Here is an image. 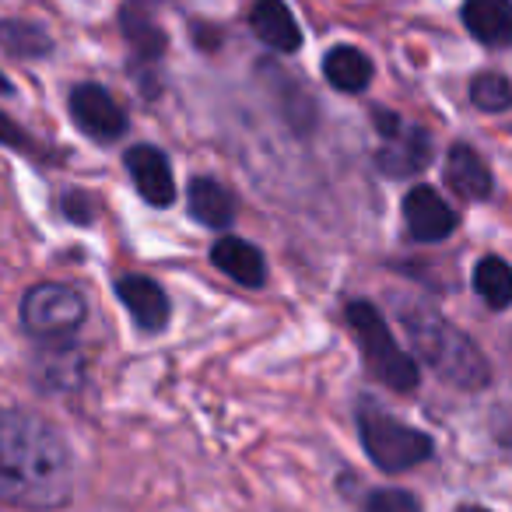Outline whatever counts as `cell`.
I'll return each instance as SVG.
<instances>
[{
  "mask_svg": "<svg viewBox=\"0 0 512 512\" xmlns=\"http://www.w3.org/2000/svg\"><path fill=\"white\" fill-rule=\"evenodd\" d=\"M74 460L46 418L0 407V502L18 509H60L71 502Z\"/></svg>",
  "mask_w": 512,
  "mask_h": 512,
  "instance_id": "1",
  "label": "cell"
},
{
  "mask_svg": "<svg viewBox=\"0 0 512 512\" xmlns=\"http://www.w3.org/2000/svg\"><path fill=\"white\" fill-rule=\"evenodd\" d=\"M400 320H404V330L411 337L418 358L442 383L460 386V390H481V386H488L491 372L484 355L446 316H439L435 309L425 306H411L407 313H400Z\"/></svg>",
  "mask_w": 512,
  "mask_h": 512,
  "instance_id": "2",
  "label": "cell"
},
{
  "mask_svg": "<svg viewBox=\"0 0 512 512\" xmlns=\"http://www.w3.org/2000/svg\"><path fill=\"white\" fill-rule=\"evenodd\" d=\"M358 432H362V446L369 453V460L386 474L411 470L432 456V439L425 432L404 425V421L393 418L390 411H383L372 400L358 404Z\"/></svg>",
  "mask_w": 512,
  "mask_h": 512,
  "instance_id": "3",
  "label": "cell"
},
{
  "mask_svg": "<svg viewBox=\"0 0 512 512\" xmlns=\"http://www.w3.org/2000/svg\"><path fill=\"white\" fill-rule=\"evenodd\" d=\"M348 323L351 330L358 334V344H362V355L369 372L379 379L383 386L397 393H411L418 386L421 372L418 362L393 341L390 327H386L383 313H379L372 302H351L348 306Z\"/></svg>",
  "mask_w": 512,
  "mask_h": 512,
  "instance_id": "4",
  "label": "cell"
},
{
  "mask_svg": "<svg viewBox=\"0 0 512 512\" xmlns=\"http://www.w3.org/2000/svg\"><path fill=\"white\" fill-rule=\"evenodd\" d=\"M22 323L32 337L64 341L85 323V299L71 285H36L22 299Z\"/></svg>",
  "mask_w": 512,
  "mask_h": 512,
  "instance_id": "5",
  "label": "cell"
},
{
  "mask_svg": "<svg viewBox=\"0 0 512 512\" xmlns=\"http://www.w3.org/2000/svg\"><path fill=\"white\" fill-rule=\"evenodd\" d=\"M376 127L383 130V148L376 151V165L386 172V176H414L428 165L432 158V137L421 127H411V123H400L393 113L379 109Z\"/></svg>",
  "mask_w": 512,
  "mask_h": 512,
  "instance_id": "6",
  "label": "cell"
},
{
  "mask_svg": "<svg viewBox=\"0 0 512 512\" xmlns=\"http://www.w3.org/2000/svg\"><path fill=\"white\" fill-rule=\"evenodd\" d=\"M71 116L88 137L95 141H116L127 130L120 102L106 92L102 85H78L71 92Z\"/></svg>",
  "mask_w": 512,
  "mask_h": 512,
  "instance_id": "7",
  "label": "cell"
},
{
  "mask_svg": "<svg viewBox=\"0 0 512 512\" xmlns=\"http://www.w3.org/2000/svg\"><path fill=\"white\" fill-rule=\"evenodd\" d=\"M404 221L411 239L439 242L449 239L456 228V211L432 190V186H414L404 197Z\"/></svg>",
  "mask_w": 512,
  "mask_h": 512,
  "instance_id": "8",
  "label": "cell"
},
{
  "mask_svg": "<svg viewBox=\"0 0 512 512\" xmlns=\"http://www.w3.org/2000/svg\"><path fill=\"white\" fill-rule=\"evenodd\" d=\"M123 162H127V172H130V179H134L137 193H141L148 204L169 207L172 200H176V179H172L169 158L158 148H151V144H134V148L123 155Z\"/></svg>",
  "mask_w": 512,
  "mask_h": 512,
  "instance_id": "9",
  "label": "cell"
},
{
  "mask_svg": "<svg viewBox=\"0 0 512 512\" xmlns=\"http://www.w3.org/2000/svg\"><path fill=\"white\" fill-rule=\"evenodd\" d=\"M116 295H120V302L130 309V316H134V323L141 330L155 334V330H162L169 323V295L151 278L127 274V278L116 281Z\"/></svg>",
  "mask_w": 512,
  "mask_h": 512,
  "instance_id": "10",
  "label": "cell"
},
{
  "mask_svg": "<svg viewBox=\"0 0 512 512\" xmlns=\"http://www.w3.org/2000/svg\"><path fill=\"white\" fill-rule=\"evenodd\" d=\"M211 260L221 274H228L232 281L246 288H260L267 281V260L264 253L246 239H235V235H225V239L214 242Z\"/></svg>",
  "mask_w": 512,
  "mask_h": 512,
  "instance_id": "11",
  "label": "cell"
},
{
  "mask_svg": "<svg viewBox=\"0 0 512 512\" xmlns=\"http://www.w3.org/2000/svg\"><path fill=\"white\" fill-rule=\"evenodd\" d=\"M249 25H253L260 43H267L278 53H295L302 46L299 22H295V15L288 11L285 0H256L253 15H249Z\"/></svg>",
  "mask_w": 512,
  "mask_h": 512,
  "instance_id": "12",
  "label": "cell"
},
{
  "mask_svg": "<svg viewBox=\"0 0 512 512\" xmlns=\"http://www.w3.org/2000/svg\"><path fill=\"white\" fill-rule=\"evenodd\" d=\"M463 25L484 46H512V0H467Z\"/></svg>",
  "mask_w": 512,
  "mask_h": 512,
  "instance_id": "13",
  "label": "cell"
},
{
  "mask_svg": "<svg viewBox=\"0 0 512 512\" xmlns=\"http://www.w3.org/2000/svg\"><path fill=\"white\" fill-rule=\"evenodd\" d=\"M446 183L467 200H488L491 193V172L484 158L470 144H453L446 158Z\"/></svg>",
  "mask_w": 512,
  "mask_h": 512,
  "instance_id": "14",
  "label": "cell"
},
{
  "mask_svg": "<svg viewBox=\"0 0 512 512\" xmlns=\"http://www.w3.org/2000/svg\"><path fill=\"white\" fill-rule=\"evenodd\" d=\"M186 204H190V214L207 228H228L235 218V204H232V193L225 190L221 183L214 179L197 176L186 190Z\"/></svg>",
  "mask_w": 512,
  "mask_h": 512,
  "instance_id": "15",
  "label": "cell"
},
{
  "mask_svg": "<svg viewBox=\"0 0 512 512\" xmlns=\"http://www.w3.org/2000/svg\"><path fill=\"white\" fill-rule=\"evenodd\" d=\"M323 74L337 92H365L372 81V60L355 46H334L323 60Z\"/></svg>",
  "mask_w": 512,
  "mask_h": 512,
  "instance_id": "16",
  "label": "cell"
},
{
  "mask_svg": "<svg viewBox=\"0 0 512 512\" xmlns=\"http://www.w3.org/2000/svg\"><path fill=\"white\" fill-rule=\"evenodd\" d=\"M474 292L488 302V309L512 306V267L502 256H484L474 267Z\"/></svg>",
  "mask_w": 512,
  "mask_h": 512,
  "instance_id": "17",
  "label": "cell"
},
{
  "mask_svg": "<svg viewBox=\"0 0 512 512\" xmlns=\"http://www.w3.org/2000/svg\"><path fill=\"white\" fill-rule=\"evenodd\" d=\"M0 43H4V50L8 53L25 57V60L46 57V53L53 50L50 36L29 22H0Z\"/></svg>",
  "mask_w": 512,
  "mask_h": 512,
  "instance_id": "18",
  "label": "cell"
},
{
  "mask_svg": "<svg viewBox=\"0 0 512 512\" xmlns=\"http://www.w3.org/2000/svg\"><path fill=\"white\" fill-rule=\"evenodd\" d=\"M470 102L484 113H502V109L512 106V81L502 78V74H481L470 85Z\"/></svg>",
  "mask_w": 512,
  "mask_h": 512,
  "instance_id": "19",
  "label": "cell"
},
{
  "mask_svg": "<svg viewBox=\"0 0 512 512\" xmlns=\"http://www.w3.org/2000/svg\"><path fill=\"white\" fill-rule=\"evenodd\" d=\"M365 512H421V502L411 495V491H400V488H386L369 495L365 502Z\"/></svg>",
  "mask_w": 512,
  "mask_h": 512,
  "instance_id": "20",
  "label": "cell"
},
{
  "mask_svg": "<svg viewBox=\"0 0 512 512\" xmlns=\"http://www.w3.org/2000/svg\"><path fill=\"white\" fill-rule=\"evenodd\" d=\"M0 144H8V148H18V151H29L32 148L29 134H25V130H18L4 113H0Z\"/></svg>",
  "mask_w": 512,
  "mask_h": 512,
  "instance_id": "21",
  "label": "cell"
},
{
  "mask_svg": "<svg viewBox=\"0 0 512 512\" xmlns=\"http://www.w3.org/2000/svg\"><path fill=\"white\" fill-rule=\"evenodd\" d=\"M64 214L74 221H92V204H88L85 193H67L64 197Z\"/></svg>",
  "mask_w": 512,
  "mask_h": 512,
  "instance_id": "22",
  "label": "cell"
},
{
  "mask_svg": "<svg viewBox=\"0 0 512 512\" xmlns=\"http://www.w3.org/2000/svg\"><path fill=\"white\" fill-rule=\"evenodd\" d=\"M15 88H11V81H8V74L0 71V95H11Z\"/></svg>",
  "mask_w": 512,
  "mask_h": 512,
  "instance_id": "23",
  "label": "cell"
},
{
  "mask_svg": "<svg viewBox=\"0 0 512 512\" xmlns=\"http://www.w3.org/2000/svg\"><path fill=\"white\" fill-rule=\"evenodd\" d=\"M456 512H488V509H481V505H460Z\"/></svg>",
  "mask_w": 512,
  "mask_h": 512,
  "instance_id": "24",
  "label": "cell"
}]
</instances>
